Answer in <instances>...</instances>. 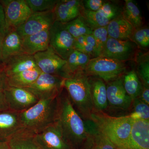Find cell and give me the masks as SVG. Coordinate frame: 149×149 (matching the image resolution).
<instances>
[{
  "instance_id": "1",
  "label": "cell",
  "mask_w": 149,
  "mask_h": 149,
  "mask_svg": "<svg viewBox=\"0 0 149 149\" xmlns=\"http://www.w3.org/2000/svg\"><path fill=\"white\" fill-rule=\"evenodd\" d=\"M56 120L69 143H80L88 140L85 122L75 110L63 87L58 96Z\"/></svg>"
},
{
  "instance_id": "2",
  "label": "cell",
  "mask_w": 149,
  "mask_h": 149,
  "mask_svg": "<svg viewBox=\"0 0 149 149\" xmlns=\"http://www.w3.org/2000/svg\"><path fill=\"white\" fill-rule=\"evenodd\" d=\"M89 119L116 148L126 149L133 120L129 116L113 117L93 111Z\"/></svg>"
},
{
  "instance_id": "3",
  "label": "cell",
  "mask_w": 149,
  "mask_h": 149,
  "mask_svg": "<svg viewBox=\"0 0 149 149\" xmlns=\"http://www.w3.org/2000/svg\"><path fill=\"white\" fill-rule=\"evenodd\" d=\"M58 96L39 100L28 109L19 113L23 130L33 133H37L54 122L56 117Z\"/></svg>"
},
{
  "instance_id": "4",
  "label": "cell",
  "mask_w": 149,
  "mask_h": 149,
  "mask_svg": "<svg viewBox=\"0 0 149 149\" xmlns=\"http://www.w3.org/2000/svg\"><path fill=\"white\" fill-rule=\"evenodd\" d=\"M62 85L72 105L83 116L89 119L94 107L91 99L89 76L84 70L77 71L63 78Z\"/></svg>"
},
{
  "instance_id": "5",
  "label": "cell",
  "mask_w": 149,
  "mask_h": 149,
  "mask_svg": "<svg viewBox=\"0 0 149 149\" xmlns=\"http://www.w3.org/2000/svg\"><path fill=\"white\" fill-rule=\"evenodd\" d=\"M126 70L125 62L98 56L91 58L84 71L88 76L99 77L107 83L121 77Z\"/></svg>"
},
{
  "instance_id": "6",
  "label": "cell",
  "mask_w": 149,
  "mask_h": 149,
  "mask_svg": "<svg viewBox=\"0 0 149 149\" xmlns=\"http://www.w3.org/2000/svg\"><path fill=\"white\" fill-rule=\"evenodd\" d=\"M63 79L59 75L42 72L34 83L24 89L38 100L55 97L58 95L63 88Z\"/></svg>"
},
{
  "instance_id": "7",
  "label": "cell",
  "mask_w": 149,
  "mask_h": 149,
  "mask_svg": "<svg viewBox=\"0 0 149 149\" xmlns=\"http://www.w3.org/2000/svg\"><path fill=\"white\" fill-rule=\"evenodd\" d=\"M49 47L61 58L66 60L74 50V38L62 23L55 21L49 29Z\"/></svg>"
},
{
  "instance_id": "8",
  "label": "cell",
  "mask_w": 149,
  "mask_h": 149,
  "mask_svg": "<svg viewBox=\"0 0 149 149\" xmlns=\"http://www.w3.org/2000/svg\"><path fill=\"white\" fill-rule=\"evenodd\" d=\"M0 3L4 10L8 32L21 26L32 13L25 0H1Z\"/></svg>"
},
{
  "instance_id": "9",
  "label": "cell",
  "mask_w": 149,
  "mask_h": 149,
  "mask_svg": "<svg viewBox=\"0 0 149 149\" xmlns=\"http://www.w3.org/2000/svg\"><path fill=\"white\" fill-rule=\"evenodd\" d=\"M33 134L35 142L42 149H70L69 142L56 120Z\"/></svg>"
},
{
  "instance_id": "10",
  "label": "cell",
  "mask_w": 149,
  "mask_h": 149,
  "mask_svg": "<svg viewBox=\"0 0 149 149\" xmlns=\"http://www.w3.org/2000/svg\"><path fill=\"white\" fill-rule=\"evenodd\" d=\"M138 47L130 40H116L109 37L104 50L100 56L125 62L136 58Z\"/></svg>"
},
{
  "instance_id": "11",
  "label": "cell",
  "mask_w": 149,
  "mask_h": 149,
  "mask_svg": "<svg viewBox=\"0 0 149 149\" xmlns=\"http://www.w3.org/2000/svg\"><path fill=\"white\" fill-rule=\"evenodd\" d=\"M55 21L53 11L32 13L27 20L15 30L22 38L49 29Z\"/></svg>"
},
{
  "instance_id": "12",
  "label": "cell",
  "mask_w": 149,
  "mask_h": 149,
  "mask_svg": "<svg viewBox=\"0 0 149 149\" xmlns=\"http://www.w3.org/2000/svg\"><path fill=\"white\" fill-rule=\"evenodd\" d=\"M3 91L9 109L16 112L26 110L39 101L24 88L7 86Z\"/></svg>"
},
{
  "instance_id": "13",
  "label": "cell",
  "mask_w": 149,
  "mask_h": 149,
  "mask_svg": "<svg viewBox=\"0 0 149 149\" xmlns=\"http://www.w3.org/2000/svg\"><path fill=\"white\" fill-rule=\"evenodd\" d=\"M33 57L41 72L61 77L62 70L66 61L61 58L50 47L45 50L35 54Z\"/></svg>"
},
{
  "instance_id": "14",
  "label": "cell",
  "mask_w": 149,
  "mask_h": 149,
  "mask_svg": "<svg viewBox=\"0 0 149 149\" xmlns=\"http://www.w3.org/2000/svg\"><path fill=\"white\" fill-rule=\"evenodd\" d=\"M106 86L108 103L112 107L123 110L130 107L133 101L125 92L122 76L107 83Z\"/></svg>"
},
{
  "instance_id": "15",
  "label": "cell",
  "mask_w": 149,
  "mask_h": 149,
  "mask_svg": "<svg viewBox=\"0 0 149 149\" xmlns=\"http://www.w3.org/2000/svg\"><path fill=\"white\" fill-rule=\"evenodd\" d=\"M82 1L59 0L53 11L55 21L65 23L81 16L84 10Z\"/></svg>"
},
{
  "instance_id": "16",
  "label": "cell",
  "mask_w": 149,
  "mask_h": 149,
  "mask_svg": "<svg viewBox=\"0 0 149 149\" xmlns=\"http://www.w3.org/2000/svg\"><path fill=\"white\" fill-rule=\"evenodd\" d=\"M126 149H149V120H133Z\"/></svg>"
},
{
  "instance_id": "17",
  "label": "cell",
  "mask_w": 149,
  "mask_h": 149,
  "mask_svg": "<svg viewBox=\"0 0 149 149\" xmlns=\"http://www.w3.org/2000/svg\"><path fill=\"white\" fill-rule=\"evenodd\" d=\"M37 67L33 56L21 53L9 58L4 62L3 70L6 76Z\"/></svg>"
},
{
  "instance_id": "18",
  "label": "cell",
  "mask_w": 149,
  "mask_h": 149,
  "mask_svg": "<svg viewBox=\"0 0 149 149\" xmlns=\"http://www.w3.org/2000/svg\"><path fill=\"white\" fill-rule=\"evenodd\" d=\"M22 130L19 113L10 110L0 112V140L7 141Z\"/></svg>"
},
{
  "instance_id": "19",
  "label": "cell",
  "mask_w": 149,
  "mask_h": 149,
  "mask_svg": "<svg viewBox=\"0 0 149 149\" xmlns=\"http://www.w3.org/2000/svg\"><path fill=\"white\" fill-rule=\"evenodd\" d=\"M22 38V52L29 55H34L49 47V29Z\"/></svg>"
},
{
  "instance_id": "20",
  "label": "cell",
  "mask_w": 149,
  "mask_h": 149,
  "mask_svg": "<svg viewBox=\"0 0 149 149\" xmlns=\"http://www.w3.org/2000/svg\"><path fill=\"white\" fill-rule=\"evenodd\" d=\"M91 99L94 108L101 111L107 107V86L105 82L98 77L89 76Z\"/></svg>"
},
{
  "instance_id": "21",
  "label": "cell",
  "mask_w": 149,
  "mask_h": 149,
  "mask_svg": "<svg viewBox=\"0 0 149 149\" xmlns=\"http://www.w3.org/2000/svg\"><path fill=\"white\" fill-rule=\"evenodd\" d=\"M107 28L109 37L121 40H130L134 29L122 15L110 21Z\"/></svg>"
},
{
  "instance_id": "22",
  "label": "cell",
  "mask_w": 149,
  "mask_h": 149,
  "mask_svg": "<svg viewBox=\"0 0 149 149\" xmlns=\"http://www.w3.org/2000/svg\"><path fill=\"white\" fill-rule=\"evenodd\" d=\"M91 58L90 56L74 50L66 60L62 70L61 77L65 78L77 71L84 70Z\"/></svg>"
},
{
  "instance_id": "23",
  "label": "cell",
  "mask_w": 149,
  "mask_h": 149,
  "mask_svg": "<svg viewBox=\"0 0 149 149\" xmlns=\"http://www.w3.org/2000/svg\"><path fill=\"white\" fill-rule=\"evenodd\" d=\"M85 123L88 135L87 141L91 144L92 149H116L113 144L104 136L92 120L88 119Z\"/></svg>"
},
{
  "instance_id": "24",
  "label": "cell",
  "mask_w": 149,
  "mask_h": 149,
  "mask_svg": "<svg viewBox=\"0 0 149 149\" xmlns=\"http://www.w3.org/2000/svg\"><path fill=\"white\" fill-rule=\"evenodd\" d=\"M40 70L35 68L6 77V84L9 87L26 88L35 82L41 74Z\"/></svg>"
},
{
  "instance_id": "25",
  "label": "cell",
  "mask_w": 149,
  "mask_h": 149,
  "mask_svg": "<svg viewBox=\"0 0 149 149\" xmlns=\"http://www.w3.org/2000/svg\"><path fill=\"white\" fill-rule=\"evenodd\" d=\"M22 38L15 30H11L4 37L2 47V54L4 62L9 58L22 52Z\"/></svg>"
},
{
  "instance_id": "26",
  "label": "cell",
  "mask_w": 149,
  "mask_h": 149,
  "mask_svg": "<svg viewBox=\"0 0 149 149\" xmlns=\"http://www.w3.org/2000/svg\"><path fill=\"white\" fill-rule=\"evenodd\" d=\"M8 149H42L35 142L33 133L22 130L7 141Z\"/></svg>"
},
{
  "instance_id": "27",
  "label": "cell",
  "mask_w": 149,
  "mask_h": 149,
  "mask_svg": "<svg viewBox=\"0 0 149 149\" xmlns=\"http://www.w3.org/2000/svg\"><path fill=\"white\" fill-rule=\"evenodd\" d=\"M122 78L123 85L128 95L133 101L137 98L142 91L143 84L136 70L126 71L122 75Z\"/></svg>"
},
{
  "instance_id": "28",
  "label": "cell",
  "mask_w": 149,
  "mask_h": 149,
  "mask_svg": "<svg viewBox=\"0 0 149 149\" xmlns=\"http://www.w3.org/2000/svg\"><path fill=\"white\" fill-rule=\"evenodd\" d=\"M123 7L122 16L130 23L134 29L143 26L141 11L133 0H125Z\"/></svg>"
},
{
  "instance_id": "29",
  "label": "cell",
  "mask_w": 149,
  "mask_h": 149,
  "mask_svg": "<svg viewBox=\"0 0 149 149\" xmlns=\"http://www.w3.org/2000/svg\"><path fill=\"white\" fill-rule=\"evenodd\" d=\"M62 24L65 29L74 39L82 36L92 35L93 32V29L88 25L82 15L69 22Z\"/></svg>"
},
{
  "instance_id": "30",
  "label": "cell",
  "mask_w": 149,
  "mask_h": 149,
  "mask_svg": "<svg viewBox=\"0 0 149 149\" xmlns=\"http://www.w3.org/2000/svg\"><path fill=\"white\" fill-rule=\"evenodd\" d=\"M136 72L143 85L149 86V54L139 52L135 59Z\"/></svg>"
},
{
  "instance_id": "31",
  "label": "cell",
  "mask_w": 149,
  "mask_h": 149,
  "mask_svg": "<svg viewBox=\"0 0 149 149\" xmlns=\"http://www.w3.org/2000/svg\"><path fill=\"white\" fill-rule=\"evenodd\" d=\"M74 49L90 56L97 57L95 41L92 35H85L74 39Z\"/></svg>"
},
{
  "instance_id": "32",
  "label": "cell",
  "mask_w": 149,
  "mask_h": 149,
  "mask_svg": "<svg viewBox=\"0 0 149 149\" xmlns=\"http://www.w3.org/2000/svg\"><path fill=\"white\" fill-rule=\"evenodd\" d=\"M82 15L93 30L100 27H106L110 22L109 20L98 11H91L84 9Z\"/></svg>"
},
{
  "instance_id": "33",
  "label": "cell",
  "mask_w": 149,
  "mask_h": 149,
  "mask_svg": "<svg viewBox=\"0 0 149 149\" xmlns=\"http://www.w3.org/2000/svg\"><path fill=\"white\" fill-rule=\"evenodd\" d=\"M130 40L135 43L138 48L148 49L149 47V29L143 26L134 29Z\"/></svg>"
},
{
  "instance_id": "34",
  "label": "cell",
  "mask_w": 149,
  "mask_h": 149,
  "mask_svg": "<svg viewBox=\"0 0 149 149\" xmlns=\"http://www.w3.org/2000/svg\"><path fill=\"white\" fill-rule=\"evenodd\" d=\"M123 7L117 3L112 1H105L102 7L98 10L110 21L122 14Z\"/></svg>"
},
{
  "instance_id": "35",
  "label": "cell",
  "mask_w": 149,
  "mask_h": 149,
  "mask_svg": "<svg viewBox=\"0 0 149 149\" xmlns=\"http://www.w3.org/2000/svg\"><path fill=\"white\" fill-rule=\"evenodd\" d=\"M58 0H25L32 13L53 11Z\"/></svg>"
},
{
  "instance_id": "36",
  "label": "cell",
  "mask_w": 149,
  "mask_h": 149,
  "mask_svg": "<svg viewBox=\"0 0 149 149\" xmlns=\"http://www.w3.org/2000/svg\"><path fill=\"white\" fill-rule=\"evenodd\" d=\"M92 35L95 41L97 56H100L104 49L109 38L107 26L94 29Z\"/></svg>"
},
{
  "instance_id": "37",
  "label": "cell",
  "mask_w": 149,
  "mask_h": 149,
  "mask_svg": "<svg viewBox=\"0 0 149 149\" xmlns=\"http://www.w3.org/2000/svg\"><path fill=\"white\" fill-rule=\"evenodd\" d=\"M133 102L134 111L129 117L133 120H149V107L148 105L141 101L138 98Z\"/></svg>"
},
{
  "instance_id": "38",
  "label": "cell",
  "mask_w": 149,
  "mask_h": 149,
  "mask_svg": "<svg viewBox=\"0 0 149 149\" xmlns=\"http://www.w3.org/2000/svg\"><path fill=\"white\" fill-rule=\"evenodd\" d=\"M103 0H84L82 1L83 7L86 10L97 11L104 3Z\"/></svg>"
},
{
  "instance_id": "39",
  "label": "cell",
  "mask_w": 149,
  "mask_h": 149,
  "mask_svg": "<svg viewBox=\"0 0 149 149\" xmlns=\"http://www.w3.org/2000/svg\"><path fill=\"white\" fill-rule=\"evenodd\" d=\"M7 33L4 10L2 5L0 3V34L5 36Z\"/></svg>"
},
{
  "instance_id": "40",
  "label": "cell",
  "mask_w": 149,
  "mask_h": 149,
  "mask_svg": "<svg viewBox=\"0 0 149 149\" xmlns=\"http://www.w3.org/2000/svg\"><path fill=\"white\" fill-rule=\"evenodd\" d=\"M149 86L143 85V89L138 98L143 102L149 105Z\"/></svg>"
},
{
  "instance_id": "41",
  "label": "cell",
  "mask_w": 149,
  "mask_h": 149,
  "mask_svg": "<svg viewBox=\"0 0 149 149\" xmlns=\"http://www.w3.org/2000/svg\"><path fill=\"white\" fill-rule=\"evenodd\" d=\"M8 106L6 101L3 91H0V112L8 110Z\"/></svg>"
},
{
  "instance_id": "42",
  "label": "cell",
  "mask_w": 149,
  "mask_h": 149,
  "mask_svg": "<svg viewBox=\"0 0 149 149\" xmlns=\"http://www.w3.org/2000/svg\"><path fill=\"white\" fill-rule=\"evenodd\" d=\"M6 76L3 68H0V91H4L6 88Z\"/></svg>"
},
{
  "instance_id": "43",
  "label": "cell",
  "mask_w": 149,
  "mask_h": 149,
  "mask_svg": "<svg viewBox=\"0 0 149 149\" xmlns=\"http://www.w3.org/2000/svg\"><path fill=\"white\" fill-rule=\"evenodd\" d=\"M4 37V36L0 34V68H3L4 65L2 54V43Z\"/></svg>"
},
{
  "instance_id": "44",
  "label": "cell",
  "mask_w": 149,
  "mask_h": 149,
  "mask_svg": "<svg viewBox=\"0 0 149 149\" xmlns=\"http://www.w3.org/2000/svg\"><path fill=\"white\" fill-rule=\"evenodd\" d=\"M0 149H8L7 141L0 140Z\"/></svg>"
},
{
  "instance_id": "45",
  "label": "cell",
  "mask_w": 149,
  "mask_h": 149,
  "mask_svg": "<svg viewBox=\"0 0 149 149\" xmlns=\"http://www.w3.org/2000/svg\"><path fill=\"white\" fill-rule=\"evenodd\" d=\"M116 149H121L117 148H116Z\"/></svg>"
}]
</instances>
